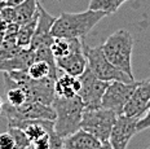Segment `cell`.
<instances>
[{
  "instance_id": "6da1fadb",
  "label": "cell",
  "mask_w": 150,
  "mask_h": 149,
  "mask_svg": "<svg viewBox=\"0 0 150 149\" xmlns=\"http://www.w3.org/2000/svg\"><path fill=\"white\" fill-rule=\"evenodd\" d=\"M109 14L101 11L87 9L79 13H69L62 12L60 17H56L51 34L54 38H79L84 39L93 27L101 20L108 17Z\"/></svg>"
},
{
  "instance_id": "7a4b0ae2",
  "label": "cell",
  "mask_w": 150,
  "mask_h": 149,
  "mask_svg": "<svg viewBox=\"0 0 150 149\" xmlns=\"http://www.w3.org/2000/svg\"><path fill=\"white\" fill-rule=\"evenodd\" d=\"M52 108L56 113L53 127L57 135L66 138L80 128L84 106L78 95L69 99L56 96L52 102Z\"/></svg>"
},
{
  "instance_id": "3957f363",
  "label": "cell",
  "mask_w": 150,
  "mask_h": 149,
  "mask_svg": "<svg viewBox=\"0 0 150 149\" xmlns=\"http://www.w3.org/2000/svg\"><path fill=\"white\" fill-rule=\"evenodd\" d=\"M133 45H135V39L131 35V33L124 29H120L111 34L101 44V48L106 58L115 67L135 78L132 71Z\"/></svg>"
},
{
  "instance_id": "277c9868",
  "label": "cell",
  "mask_w": 150,
  "mask_h": 149,
  "mask_svg": "<svg viewBox=\"0 0 150 149\" xmlns=\"http://www.w3.org/2000/svg\"><path fill=\"white\" fill-rule=\"evenodd\" d=\"M83 51L87 57V66L93 73V75L97 77L98 79L105 80V82H114V80H120V82H133L135 78L129 77L124 71L115 67L110 61L106 58V56L102 52L101 45L97 47H89L86 43L83 44Z\"/></svg>"
},
{
  "instance_id": "5b68a950",
  "label": "cell",
  "mask_w": 150,
  "mask_h": 149,
  "mask_svg": "<svg viewBox=\"0 0 150 149\" xmlns=\"http://www.w3.org/2000/svg\"><path fill=\"white\" fill-rule=\"evenodd\" d=\"M7 119L8 127L16 126L23 121H33V119H51L54 121L56 113L52 105H44L39 102L26 101L20 106H13L8 102L3 105L1 114Z\"/></svg>"
},
{
  "instance_id": "8992f818",
  "label": "cell",
  "mask_w": 150,
  "mask_h": 149,
  "mask_svg": "<svg viewBox=\"0 0 150 149\" xmlns=\"http://www.w3.org/2000/svg\"><path fill=\"white\" fill-rule=\"evenodd\" d=\"M117 114L112 110L105 108H96V109L84 110L80 122V128L92 133L100 141L109 140L111 128L117 119Z\"/></svg>"
},
{
  "instance_id": "52a82bcc",
  "label": "cell",
  "mask_w": 150,
  "mask_h": 149,
  "mask_svg": "<svg viewBox=\"0 0 150 149\" xmlns=\"http://www.w3.org/2000/svg\"><path fill=\"white\" fill-rule=\"evenodd\" d=\"M78 78L80 80V89L78 92V96L83 102L84 110L101 108L102 96L105 94L109 82H105L95 77L92 71L88 69V66Z\"/></svg>"
},
{
  "instance_id": "ba28073f",
  "label": "cell",
  "mask_w": 150,
  "mask_h": 149,
  "mask_svg": "<svg viewBox=\"0 0 150 149\" xmlns=\"http://www.w3.org/2000/svg\"><path fill=\"white\" fill-rule=\"evenodd\" d=\"M136 86V80L129 83L120 82V80L109 82V84L105 89V94L102 96L101 106L105 108V109L112 110L117 116H120L123 113L124 105L127 104L128 99L131 97Z\"/></svg>"
},
{
  "instance_id": "9c48e42d",
  "label": "cell",
  "mask_w": 150,
  "mask_h": 149,
  "mask_svg": "<svg viewBox=\"0 0 150 149\" xmlns=\"http://www.w3.org/2000/svg\"><path fill=\"white\" fill-rule=\"evenodd\" d=\"M140 117H127L124 114L117 117L111 128L109 143L112 149H127L131 139L137 133V121Z\"/></svg>"
},
{
  "instance_id": "30bf717a",
  "label": "cell",
  "mask_w": 150,
  "mask_h": 149,
  "mask_svg": "<svg viewBox=\"0 0 150 149\" xmlns=\"http://www.w3.org/2000/svg\"><path fill=\"white\" fill-rule=\"evenodd\" d=\"M56 21V17L51 16L44 9L40 1L38 3V23L35 27L34 35L31 38L29 48L31 51L39 47H51L53 36L51 34V29Z\"/></svg>"
},
{
  "instance_id": "8fae6325",
  "label": "cell",
  "mask_w": 150,
  "mask_h": 149,
  "mask_svg": "<svg viewBox=\"0 0 150 149\" xmlns=\"http://www.w3.org/2000/svg\"><path fill=\"white\" fill-rule=\"evenodd\" d=\"M150 105V78L137 82L131 97L123 108V113L127 117H141Z\"/></svg>"
},
{
  "instance_id": "7c38bea8",
  "label": "cell",
  "mask_w": 150,
  "mask_h": 149,
  "mask_svg": "<svg viewBox=\"0 0 150 149\" xmlns=\"http://www.w3.org/2000/svg\"><path fill=\"white\" fill-rule=\"evenodd\" d=\"M57 69L62 73L70 74L73 77H79L87 69V57L83 49H76L71 53L56 60Z\"/></svg>"
},
{
  "instance_id": "4fadbf2b",
  "label": "cell",
  "mask_w": 150,
  "mask_h": 149,
  "mask_svg": "<svg viewBox=\"0 0 150 149\" xmlns=\"http://www.w3.org/2000/svg\"><path fill=\"white\" fill-rule=\"evenodd\" d=\"M101 141L92 133L79 128L74 133L64 138L62 149H98Z\"/></svg>"
},
{
  "instance_id": "5bb4252c",
  "label": "cell",
  "mask_w": 150,
  "mask_h": 149,
  "mask_svg": "<svg viewBox=\"0 0 150 149\" xmlns=\"http://www.w3.org/2000/svg\"><path fill=\"white\" fill-rule=\"evenodd\" d=\"M80 89V80L78 77L62 73L58 70L57 78L54 80V92L56 96L60 97H74Z\"/></svg>"
},
{
  "instance_id": "9a60e30c",
  "label": "cell",
  "mask_w": 150,
  "mask_h": 149,
  "mask_svg": "<svg viewBox=\"0 0 150 149\" xmlns=\"http://www.w3.org/2000/svg\"><path fill=\"white\" fill-rule=\"evenodd\" d=\"M26 73L33 79H43L47 77L56 79L58 74V69L57 65L48 62L47 60H34L30 64V66L27 67Z\"/></svg>"
},
{
  "instance_id": "2e32d148",
  "label": "cell",
  "mask_w": 150,
  "mask_h": 149,
  "mask_svg": "<svg viewBox=\"0 0 150 149\" xmlns=\"http://www.w3.org/2000/svg\"><path fill=\"white\" fill-rule=\"evenodd\" d=\"M38 3L39 0H25L21 4L13 7L14 22L17 25H22L30 21L38 13Z\"/></svg>"
},
{
  "instance_id": "e0dca14e",
  "label": "cell",
  "mask_w": 150,
  "mask_h": 149,
  "mask_svg": "<svg viewBox=\"0 0 150 149\" xmlns=\"http://www.w3.org/2000/svg\"><path fill=\"white\" fill-rule=\"evenodd\" d=\"M36 23H38V13L30 21L20 25V27L17 30V35H16V43H17V45L20 48H29L31 38H33L34 31H35Z\"/></svg>"
},
{
  "instance_id": "ac0fdd59",
  "label": "cell",
  "mask_w": 150,
  "mask_h": 149,
  "mask_svg": "<svg viewBox=\"0 0 150 149\" xmlns=\"http://www.w3.org/2000/svg\"><path fill=\"white\" fill-rule=\"evenodd\" d=\"M5 94H7V102L13 106H20L29 100L26 91L21 86L14 83L5 82Z\"/></svg>"
},
{
  "instance_id": "d6986e66",
  "label": "cell",
  "mask_w": 150,
  "mask_h": 149,
  "mask_svg": "<svg viewBox=\"0 0 150 149\" xmlns=\"http://www.w3.org/2000/svg\"><path fill=\"white\" fill-rule=\"evenodd\" d=\"M120 8L118 0H91L88 9L92 11H101L108 14H112Z\"/></svg>"
},
{
  "instance_id": "ffe728a7",
  "label": "cell",
  "mask_w": 150,
  "mask_h": 149,
  "mask_svg": "<svg viewBox=\"0 0 150 149\" xmlns=\"http://www.w3.org/2000/svg\"><path fill=\"white\" fill-rule=\"evenodd\" d=\"M8 132L11 133L14 140V149H26L31 144L25 131L20 127H9Z\"/></svg>"
},
{
  "instance_id": "44dd1931",
  "label": "cell",
  "mask_w": 150,
  "mask_h": 149,
  "mask_svg": "<svg viewBox=\"0 0 150 149\" xmlns=\"http://www.w3.org/2000/svg\"><path fill=\"white\" fill-rule=\"evenodd\" d=\"M136 128H137V133L144 131V130L150 128V105H149L148 109L145 110V113L139 118L137 125H136Z\"/></svg>"
},
{
  "instance_id": "7402d4cb",
  "label": "cell",
  "mask_w": 150,
  "mask_h": 149,
  "mask_svg": "<svg viewBox=\"0 0 150 149\" xmlns=\"http://www.w3.org/2000/svg\"><path fill=\"white\" fill-rule=\"evenodd\" d=\"M52 128H53V123L48 128V133H45L44 136H42L40 139H38L35 143H33L34 148L35 149H49L51 148V135H49V131H51Z\"/></svg>"
},
{
  "instance_id": "603a6c76",
  "label": "cell",
  "mask_w": 150,
  "mask_h": 149,
  "mask_svg": "<svg viewBox=\"0 0 150 149\" xmlns=\"http://www.w3.org/2000/svg\"><path fill=\"white\" fill-rule=\"evenodd\" d=\"M0 149H14V140L8 131L0 133Z\"/></svg>"
},
{
  "instance_id": "cb8c5ba5",
  "label": "cell",
  "mask_w": 150,
  "mask_h": 149,
  "mask_svg": "<svg viewBox=\"0 0 150 149\" xmlns=\"http://www.w3.org/2000/svg\"><path fill=\"white\" fill-rule=\"evenodd\" d=\"M4 1H5V4H7V7H16V5L21 4L25 0H4Z\"/></svg>"
},
{
  "instance_id": "d4e9b609",
  "label": "cell",
  "mask_w": 150,
  "mask_h": 149,
  "mask_svg": "<svg viewBox=\"0 0 150 149\" xmlns=\"http://www.w3.org/2000/svg\"><path fill=\"white\" fill-rule=\"evenodd\" d=\"M98 149H112V148H111V145H110V143H109V140H106V141H102L101 144H100Z\"/></svg>"
},
{
  "instance_id": "484cf974",
  "label": "cell",
  "mask_w": 150,
  "mask_h": 149,
  "mask_svg": "<svg viewBox=\"0 0 150 149\" xmlns=\"http://www.w3.org/2000/svg\"><path fill=\"white\" fill-rule=\"evenodd\" d=\"M3 40H4V33H3V31H0V45H1Z\"/></svg>"
},
{
  "instance_id": "4316f807",
  "label": "cell",
  "mask_w": 150,
  "mask_h": 149,
  "mask_svg": "<svg viewBox=\"0 0 150 149\" xmlns=\"http://www.w3.org/2000/svg\"><path fill=\"white\" fill-rule=\"evenodd\" d=\"M3 105H4V101H3V99L0 97V114H1V110H3Z\"/></svg>"
},
{
  "instance_id": "83f0119b",
  "label": "cell",
  "mask_w": 150,
  "mask_h": 149,
  "mask_svg": "<svg viewBox=\"0 0 150 149\" xmlns=\"http://www.w3.org/2000/svg\"><path fill=\"white\" fill-rule=\"evenodd\" d=\"M26 149H35V148H34V145H33V144H30V145H29V147H27Z\"/></svg>"
},
{
  "instance_id": "f1b7e54d",
  "label": "cell",
  "mask_w": 150,
  "mask_h": 149,
  "mask_svg": "<svg viewBox=\"0 0 150 149\" xmlns=\"http://www.w3.org/2000/svg\"><path fill=\"white\" fill-rule=\"evenodd\" d=\"M148 149H150V145H149V147H148Z\"/></svg>"
}]
</instances>
